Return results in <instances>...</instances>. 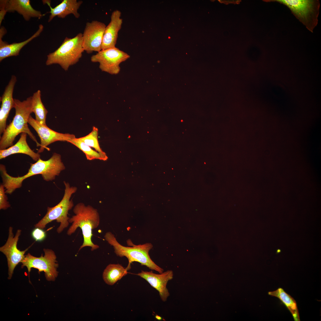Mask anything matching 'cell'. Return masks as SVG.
<instances>
[{
  "label": "cell",
  "instance_id": "cell-1",
  "mask_svg": "<svg viewBox=\"0 0 321 321\" xmlns=\"http://www.w3.org/2000/svg\"><path fill=\"white\" fill-rule=\"evenodd\" d=\"M65 169L61 155L55 152L48 160H44L40 158L34 163H31L27 173L22 176L15 177L10 175L7 173L5 166L0 165L2 184L5 188L6 193L9 194L20 188L23 181L29 177L40 174L45 181H52Z\"/></svg>",
  "mask_w": 321,
  "mask_h": 321
},
{
  "label": "cell",
  "instance_id": "cell-2",
  "mask_svg": "<svg viewBox=\"0 0 321 321\" xmlns=\"http://www.w3.org/2000/svg\"><path fill=\"white\" fill-rule=\"evenodd\" d=\"M15 115L12 122L7 126L0 140V150H4L13 145L16 136L20 133H25L36 144L37 147L40 144L29 128L28 120L32 112V96L21 101L14 99Z\"/></svg>",
  "mask_w": 321,
  "mask_h": 321
},
{
  "label": "cell",
  "instance_id": "cell-3",
  "mask_svg": "<svg viewBox=\"0 0 321 321\" xmlns=\"http://www.w3.org/2000/svg\"><path fill=\"white\" fill-rule=\"evenodd\" d=\"M73 211L75 215L69 220L72 224L67 231V234L71 235L79 227L82 230L84 240L79 251L86 247H90L91 251L99 248V246L94 243L92 239V230L98 226L100 223L97 210L90 205L86 206L80 202L75 205Z\"/></svg>",
  "mask_w": 321,
  "mask_h": 321
},
{
  "label": "cell",
  "instance_id": "cell-4",
  "mask_svg": "<svg viewBox=\"0 0 321 321\" xmlns=\"http://www.w3.org/2000/svg\"><path fill=\"white\" fill-rule=\"evenodd\" d=\"M104 237L108 243L113 246L114 252L117 256L125 257L128 259V264L127 268L128 270L130 268L131 264L136 262L159 273L163 272V269L155 264L149 255V251L152 248L151 243L136 245L129 239L127 241V244L131 247L125 246L117 241L114 235L110 232H107Z\"/></svg>",
  "mask_w": 321,
  "mask_h": 321
},
{
  "label": "cell",
  "instance_id": "cell-5",
  "mask_svg": "<svg viewBox=\"0 0 321 321\" xmlns=\"http://www.w3.org/2000/svg\"><path fill=\"white\" fill-rule=\"evenodd\" d=\"M84 51L82 33H79L73 38L66 37L59 48L47 55L46 64H57L67 71L78 62Z\"/></svg>",
  "mask_w": 321,
  "mask_h": 321
},
{
  "label": "cell",
  "instance_id": "cell-6",
  "mask_svg": "<svg viewBox=\"0 0 321 321\" xmlns=\"http://www.w3.org/2000/svg\"><path fill=\"white\" fill-rule=\"evenodd\" d=\"M64 183L65 188L62 199L55 206L48 207L46 214L34 225L35 227L43 229L48 223L56 220L57 222L60 223L56 230L57 233H60L68 226L70 218L68 216V212L74 206L73 202L70 198L72 195L76 192L77 188L75 186H70L68 182L65 181Z\"/></svg>",
  "mask_w": 321,
  "mask_h": 321
},
{
  "label": "cell",
  "instance_id": "cell-7",
  "mask_svg": "<svg viewBox=\"0 0 321 321\" xmlns=\"http://www.w3.org/2000/svg\"><path fill=\"white\" fill-rule=\"evenodd\" d=\"M276 2L289 9L295 17L310 32H313L318 22L320 3L318 0H267Z\"/></svg>",
  "mask_w": 321,
  "mask_h": 321
},
{
  "label": "cell",
  "instance_id": "cell-8",
  "mask_svg": "<svg viewBox=\"0 0 321 321\" xmlns=\"http://www.w3.org/2000/svg\"><path fill=\"white\" fill-rule=\"evenodd\" d=\"M44 256L42 254L40 257H36L28 253L26 255L22 262L21 268H27L29 276L32 268L38 270V272L43 271L46 278L49 281H54L58 275L57 268L59 264L56 257L52 249L44 248Z\"/></svg>",
  "mask_w": 321,
  "mask_h": 321
},
{
  "label": "cell",
  "instance_id": "cell-9",
  "mask_svg": "<svg viewBox=\"0 0 321 321\" xmlns=\"http://www.w3.org/2000/svg\"><path fill=\"white\" fill-rule=\"evenodd\" d=\"M130 57L127 53L115 47L102 50L91 57L93 62L99 63V68L103 72L111 75L118 74L120 64Z\"/></svg>",
  "mask_w": 321,
  "mask_h": 321
},
{
  "label": "cell",
  "instance_id": "cell-10",
  "mask_svg": "<svg viewBox=\"0 0 321 321\" xmlns=\"http://www.w3.org/2000/svg\"><path fill=\"white\" fill-rule=\"evenodd\" d=\"M21 232V230L18 229L14 236L13 228L10 226L7 241L3 246L0 247V251L5 255L7 258L9 279H11L15 268L19 263L22 262L25 257V253L29 248L21 251L17 247V243Z\"/></svg>",
  "mask_w": 321,
  "mask_h": 321
},
{
  "label": "cell",
  "instance_id": "cell-11",
  "mask_svg": "<svg viewBox=\"0 0 321 321\" xmlns=\"http://www.w3.org/2000/svg\"><path fill=\"white\" fill-rule=\"evenodd\" d=\"M105 24L94 20L86 23L82 34L83 46L84 51L90 54L94 51L98 52L102 50Z\"/></svg>",
  "mask_w": 321,
  "mask_h": 321
},
{
  "label": "cell",
  "instance_id": "cell-12",
  "mask_svg": "<svg viewBox=\"0 0 321 321\" xmlns=\"http://www.w3.org/2000/svg\"><path fill=\"white\" fill-rule=\"evenodd\" d=\"M28 123L35 130L40 140V146L38 151L40 153L43 152L44 149L49 150L47 146L50 144L57 141H68L76 138L73 134L68 133H63L55 131L47 125L40 124L30 115L29 118Z\"/></svg>",
  "mask_w": 321,
  "mask_h": 321
},
{
  "label": "cell",
  "instance_id": "cell-13",
  "mask_svg": "<svg viewBox=\"0 0 321 321\" xmlns=\"http://www.w3.org/2000/svg\"><path fill=\"white\" fill-rule=\"evenodd\" d=\"M146 280L152 287L157 290L162 300H167L170 294L166 287L168 281L173 278V273L171 270H168L159 274L154 273L152 271L143 270L136 274Z\"/></svg>",
  "mask_w": 321,
  "mask_h": 321
},
{
  "label": "cell",
  "instance_id": "cell-14",
  "mask_svg": "<svg viewBox=\"0 0 321 321\" xmlns=\"http://www.w3.org/2000/svg\"><path fill=\"white\" fill-rule=\"evenodd\" d=\"M121 12L118 10L114 11L111 16L110 21L106 26L105 30L102 50L115 47L118 33L121 28L123 22Z\"/></svg>",
  "mask_w": 321,
  "mask_h": 321
},
{
  "label": "cell",
  "instance_id": "cell-15",
  "mask_svg": "<svg viewBox=\"0 0 321 321\" xmlns=\"http://www.w3.org/2000/svg\"><path fill=\"white\" fill-rule=\"evenodd\" d=\"M16 81V77L12 75L1 98V103L0 109V135L3 133L7 127V120L10 111L14 108V102L12 95Z\"/></svg>",
  "mask_w": 321,
  "mask_h": 321
},
{
  "label": "cell",
  "instance_id": "cell-16",
  "mask_svg": "<svg viewBox=\"0 0 321 321\" xmlns=\"http://www.w3.org/2000/svg\"><path fill=\"white\" fill-rule=\"evenodd\" d=\"M43 1V3L47 4L50 9L49 12L50 15L48 20V22L51 21L56 16L63 18L70 14H73L76 18H78L80 16V15L78 12V10L83 3L82 1L63 0L61 3L54 8H52L51 6L50 1Z\"/></svg>",
  "mask_w": 321,
  "mask_h": 321
},
{
  "label": "cell",
  "instance_id": "cell-17",
  "mask_svg": "<svg viewBox=\"0 0 321 321\" xmlns=\"http://www.w3.org/2000/svg\"><path fill=\"white\" fill-rule=\"evenodd\" d=\"M5 10L7 12L16 11L26 21H29L31 18L40 19L44 15L32 7L29 0H6Z\"/></svg>",
  "mask_w": 321,
  "mask_h": 321
},
{
  "label": "cell",
  "instance_id": "cell-18",
  "mask_svg": "<svg viewBox=\"0 0 321 321\" xmlns=\"http://www.w3.org/2000/svg\"><path fill=\"white\" fill-rule=\"evenodd\" d=\"M27 133H21L20 138L17 143L7 149L0 150V159L15 154L22 153L29 156L34 160L37 161L40 158V155L34 152L28 145L26 141Z\"/></svg>",
  "mask_w": 321,
  "mask_h": 321
},
{
  "label": "cell",
  "instance_id": "cell-19",
  "mask_svg": "<svg viewBox=\"0 0 321 321\" xmlns=\"http://www.w3.org/2000/svg\"><path fill=\"white\" fill-rule=\"evenodd\" d=\"M44 27L43 25L40 24L37 32L31 37L23 42L9 44L2 40L0 37V61L10 56H17L18 55L21 49L25 45L34 38L38 36L43 31Z\"/></svg>",
  "mask_w": 321,
  "mask_h": 321
},
{
  "label": "cell",
  "instance_id": "cell-20",
  "mask_svg": "<svg viewBox=\"0 0 321 321\" xmlns=\"http://www.w3.org/2000/svg\"><path fill=\"white\" fill-rule=\"evenodd\" d=\"M268 294L278 298L291 313L295 321H300V318L296 302L289 294L281 288L269 292Z\"/></svg>",
  "mask_w": 321,
  "mask_h": 321
},
{
  "label": "cell",
  "instance_id": "cell-21",
  "mask_svg": "<svg viewBox=\"0 0 321 321\" xmlns=\"http://www.w3.org/2000/svg\"><path fill=\"white\" fill-rule=\"evenodd\" d=\"M128 269L119 264H109L104 270L102 277L105 282L113 285L128 273Z\"/></svg>",
  "mask_w": 321,
  "mask_h": 321
},
{
  "label": "cell",
  "instance_id": "cell-22",
  "mask_svg": "<svg viewBox=\"0 0 321 321\" xmlns=\"http://www.w3.org/2000/svg\"><path fill=\"white\" fill-rule=\"evenodd\" d=\"M41 92L40 90L34 92L32 96V112L35 115V120L40 124L46 125V120L48 111L43 104L41 99Z\"/></svg>",
  "mask_w": 321,
  "mask_h": 321
},
{
  "label": "cell",
  "instance_id": "cell-23",
  "mask_svg": "<svg viewBox=\"0 0 321 321\" xmlns=\"http://www.w3.org/2000/svg\"><path fill=\"white\" fill-rule=\"evenodd\" d=\"M67 142L73 144L81 150L85 154L88 160L99 159L105 160L108 158L107 156H103L95 150H93L92 147L86 145L79 138H75L70 139Z\"/></svg>",
  "mask_w": 321,
  "mask_h": 321
},
{
  "label": "cell",
  "instance_id": "cell-24",
  "mask_svg": "<svg viewBox=\"0 0 321 321\" xmlns=\"http://www.w3.org/2000/svg\"><path fill=\"white\" fill-rule=\"evenodd\" d=\"M98 129L93 126L92 131L84 137L79 138V139L85 144L95 150L102 155L107 156L106 153L100 148L98 139Z\"/></svg>",
  "mask_w": 321,
  "mask_h": 321
},
{
  "label": "cell",
  "instance_id": "cell-25",
  "mask_svg": "<svg viewBox=\"0 0 321 321\" xmlns=\"http://www.w3.org/2000/svg\"><path fill=\"white\" fill-rule=\"evenodd\" d=\"M5 188L2 184L0 186V209L5 210L10 207L7 200L8 198L5 194Z\"/></svg>",
  "mask_w": 321,
  "mask_h": 321
},
{
  "label": "cell",
  "instance_id": "cell-26",
  "mask_svg": "<svg viewBox=\"0 0 321 321\" xmlns=\"http://www.w3.org/2000/svg\"><path fill=\"white\" fill-rule=\"evenodd\" d=\"M32 237L37 241H43L46 236L45 232L43 229L38 227L36 228L32 231Z\"/></svg>",
  "mask_w": 321,
  "mask_h": 321
},
{
  "label": "cell",
  "instance_id": "cell-27",
  "mask_svg": "<svg viewBox=\"0 0 321 321\" xmlns=\"http://www.w3.org/2000/svg\"><path fill=\"white\" fill-rule=\"evenodd\" d=\"M6 0H1L0 1V25H1V23L2 22V20L4 19V16H5L6 12H7L5 10V4H6Z\"/></svg>",
  "mask_w": 321,
  "mask_h": 321
},
{
  "label": "cell",
  "instance_id": "cell-28",
  "mask_svg": "<svg viewBox=\"0 0 321 321\" xmlns=\"http://www.w3.org/2000/svg\"><path fill=\"white\" fill-rule=\"evenodd\" d=\"M155 317H156V318L157 319H158V320H161V317H160V316H158V315H156V316H155Z\"/></svg>",
  "mask_w": 321,
  "mask_h": 321
}]
</instances>
